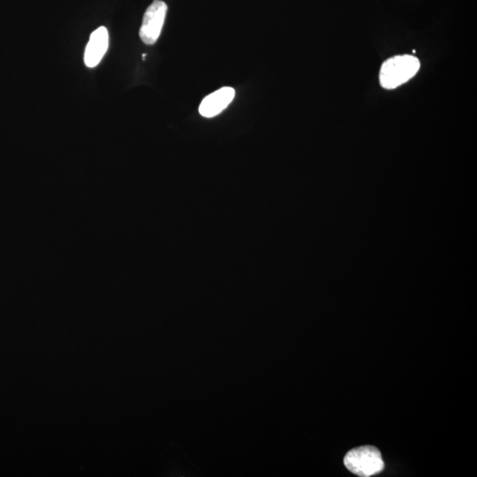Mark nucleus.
<instances>
[{"label":"nucleus","instance_id":"obj_4","mask_svg":"<svg viewBox=\"0 0 477 477\" xmlns=\"http://www.w3.org/2000/svg\"><path fill=\"white\" fill-rule=\"evenodd\" d=\"M235 90L231 87H224L213 94H210L201 101L199 113L201 116L213 118L222 113L232 101L234 100Z\"/></svg>","mask_w":477,"mask_h":477},{"label":"nucleus","instance_id":"obj_2","mask_svg":"<svg viewBox=\"0 0 477 477\" xmlns=\"http://www.w3.org/2000/svg\"><path fill=\"white\" fill-rule=\"evenodd\" d=\"M349 471L361 477H369L381 473L385 469L380 451L375 446H364L349 451L344 458Z\"/></svg>","mask_w":477,"mask_h":477},{"label":"nucleus","instance_id":"obj_5","mask_svg":"<svg viewBox=\"0 0 477 477\" xmlns=\"http://www.w3.org/2000/svg\"><path fill=\"white\" fill-rule=\"evenodd\" d=\"M109 45V35L105 27L95 30L90 36L87 45L84 62L86 66L93 69L96 67L105 56Z\"/></svg>","mask_w":477,"mask_h":477},{"label":"nucleus","instance_id":"obj_1","mask_svg":"<svg viewBox=\"0 0 477 477\" xmlns=\"http://www.w3.org/2000/svg\"><path fill=\"white\" fill-rule=\"evenodd\" d=\"M420 69L418 58L411 55H399L383 64L379 73V82L383 88L394 90L412 79Z\"/></svg>","mask_w":477,"mask_h":477},{"label":"nucleus","instance_id":"obj_3","mask_svg":"<svg viewBox=\"0 0 477 477\" xmlns=\"http://www.w3.org/2000/svg\"><path fill=\"white\" fill-rule=\"evenodd\" d=\"M167 5L161 0H154L143 15L140 38L148 45H152L159 39L167 13Z\"/></svg>","mask_w":477,"mask_h":477}]
</instances>
